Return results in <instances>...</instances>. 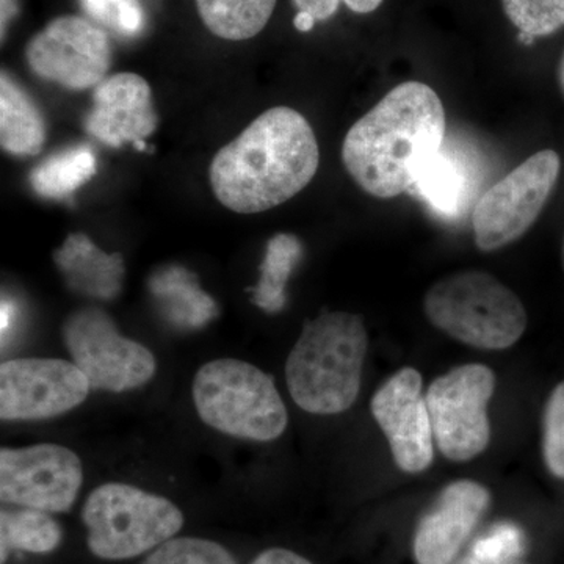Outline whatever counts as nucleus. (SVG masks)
<instances>
[{"instance_id": "1", "label": "nucleus", "mask_w": 564, "mask_h": 564, "mask_svg": "<svg viewBox=\"0 0 564 564\" xmlns=\"http://www.w3.org/2000/svg\"><path fill=\"white\" fill-rule=\"evenodd\" d=\"M445 129L437 93L404 82L351 126L343 144L345 170L367 195L395 198L413 191L422 166L443 150Z\"/></svg>"}, {"instance_id": "2", "label": "nucleus", "mask_w": 564, "mask_h": 564, "mask_svg": "<svg viewBox=\"0 0 564 564\" xmlns=\"http://www.w3.org/2000/svg\"><path fill=\"white\" fill-rule=\"evenodd\" d=\"M321 150L313 126L300 111L274 107L210 163L212 191L237 214L274 209L306 188L317 174Z\"/></svg>"}, {"instance_id": "3", "label": "nucleus", "mask_w": 564, "mask_h": 564, "mask_svg": "<svg viewBox=\"0 0 564 564\" xmlns=\"http://www.w3.org/2000/svg\"><path fill=\"white\" fill-rule=\"evenodd\" d=\"M369 336L362 317L323 311L304 323L285 362V380L293 402L311 414L350 410L361 389Z\"/></svg>"}, {"instance_id": "4", "label": "nucleus", "mask_w": 564, "mask_h": 564, "mask_svg": "<svg viewBox=\"0 0 564 564\" xmlns=\"http://www.w3.org/2000/svg\"><path fill=\"white\" fill-rule=\"evenodd\" d=\"M423 311L452 339L481 350L513 347L527 329L521 299L491 273L478 270L434 282L423 299Z\"/></svg>"}, {"instance_id": "5", "label": "nucleus", "mask_w": 564, "mask_h": 564, "mask_svg": "<svg viewBox=\"0 0 564 564\" xmlns=\"http://www.w3.org/2000/svg\"><path fill=\"white\" fill-rule=\"evenodd\" d=\"M192 392L203 422L228 436L269 443L288 426V410L273 378L250 362L217 359L204 364Z\"/></svg>"}, {"instance_id": "6", "label": "nucleus", "mask_w": 564, "mask_h": 564, "mask_svg": "<svg viewBox=\"0 0 564 564\" xmlns=\"http://www.w3.org/2000/svg\"><path fill=\"white\" fill-rule=\"evenodd\" d=\"M90 551L104 560H128L165 543L182 525L180 508L137 486L106 484L88 496L82 511Z\"/></svg>"}, {"instance_id": "7", "label": "nucleus", "mask_w": 564, "mask_h": 564, "mask_svg": "<svg viewBox=\"0 0 564 564\" xmlns=\"http://www.w3.org/2000/svg\"><path fill=\"white\" fill-rule=\"evenodd\" d=\"M560 172V155L544 150L489 187L474 206L475 245L491 252L521 239L551 198Z\"/></svg>"}, {"instance_id": "8", "label": "nucleus", "mask_w": 564, "mask_h": 564, "mask_svg": "<svg viewBox=\"0 0 564 564\" xmlns=\"http://www.w3.org/2000/svg\"><path fill=\"white\" fill-rule=\"evenodd\" d=\"M496 375L481 364H466L436 378L426 391L433 436L437 448L452 462H469L484 454L491 440L489 400Z\"/></svg>"}, {"instance_id": "9", "label": "nucleus", "mask_w": 564, "mask_h": 564, "mask_svg": "<svg viewBox=\"0 0 564 564\" xmlns=\"http://www.w3.org/2000/svg\"><path fill=\"white\" fill-rule=\"evenodd\" d=\"M73 362L95 391L128 392L147 384L158 364L143 345L128 339L101 310L84 307L63 326Z\"/></svg>"}, {"instance_id": "10", "label": "nucleus", "mask_w": 564, "mask_h": 564, "mask_svg": "<svg viewBox=\"0 0 564 564\" xmlns=\"http://www.w3.org/2000/svg\"><path fill=\"white\" fill-rule=\"evenodd\" d=\"M25 58L41 79L54 82L68 90L98 87L111 65L109 35L85 18L61 17L36 33Z\"/></svg>"}, {"instance_id": "11", "label": "nucleus", "mask_w": 564, "mask_h": 564, "mask_svg": "<svg viewBox=\"0 0 564 564\" xmlns=\"http://www.w3.org/2000/svg\"><path fill=\"white\" fill-rule=\"evenodd\" d=\"M84 481L79 456L57 444L0 451V499L46 513H65Z\"/></svg>"}, {"instance_id": "12", "label": "nucleus", "mask_w": 564, "mask_h": 564, "mask_svg": "<svg viewBox=\"0 0 564 564\" xmlns=\"http://www.w3.org/2000/svg\"><path fill=\"white\" fill-rule=\"evenodd\" d=\"M91 391L87 377L63 359L21 358L0 366L2 421H43L74 410Z\"/></svg>"}, {"instance_id": "13", "label": "nucleus", "mask_w": 564, "mask_h": 564, "mask_svg": "<svg viewBox=\"0 0 564 564\" xmlns=\"http://www.w3.org/2000/svg\"><path fill=\"white\" fill-rule=\"evenodd\" d=\"M372 414L388 437L393 462L403 473L419 474L433 463V425L422 393V375L404 367L372 399Z\"/></svg>"}, {"instance_id": "14", "label": "nucleus", "mask_w": 564, "mask_h": 564, "mask_svg": "<svg viewBox=\"0 0 564 564\" xmlns=\"http://www.w3.org/2000/svg\"><path fill=\"white\" fill-rule=\"evenodd\" d=\"M489 502L488 488L477 481L459 480L444 488L415 530V562L454 564Z\"/></svg>"}, {"instance_id": "15", "label": "nucleus", "mask_w": 564, "mask_h": 564, "mask_svg": "<svg viewBox=\"0 0 564 564\" xmlns=\"http://www.w3.org/2000/svg\"><path fill=\"white\" fill-rule=\"evenodd\" d=\"M158 128L151 87L133 73L115 74L95 88L85 129L111 148L139 143Z\"/></svg>"}, {"instance_id": "16", "label": "nucleus", "mask_w": 564, "mask_h": 564, "mask_svg": "<svg viewBox=\"0 0 564 564\" xmlns=\"http://www.w3.org/2000/svg\"><path fill=\"white\" fill-rule=\"evenodd\" d=\"M55 265L73 291L98 300L120 295L124 280V261L120 252L107 254L85 234H70L54 252Z\"/></svg>"}, {"instance_id": "17", "label": "nucleus", "mask_w": 564, "mask_h": 564, "mask_svg": "<svg viewBox=\"0 0 564 564\" xmlns=\"http://www.w3.org/2000/svg\"><path fill=\"white\" fill-rule=\"evenodd\" d=\"M150 291L166 321L180 328H203L218 315L217 303L182 267H165L152 274Z\"/></svg>"}, {"instance_id": "18", "label": "nucleus", "mask_w": 564, "mask_h": 564, "mask_svg": "<svg viewBox=\"0 0 564 564\" xmlns=\"http://www.w3.org/2000/svg\"><path fill=\"white\" fill-rule=\"evenodd\" d=\"M46 141L43 115L9 74L0 77V143L13 155H36Z\"/></svg>"}, {"instance_id": "19", "label": "nucleus", "mask_w": 564, "mask_h": 564, "mask_svg": "<svg viewBox=\"0 0 564 564\" xmlns=\"http://www.w3.org/2000/svg\"><path fill=\"white\" fill-rule=\"evenodd\" d=\"M199 17L215 36L229 41L250 40L272 18L276 0H195Z\"/></svg>"}, {"instance_id": "20", "label": "nucleus", "mask_w": 564, "mask_h": 564, "mask_svg": "<svg viewBox=\"0 0 564 564\" xmlns=\"http://www.w3.org/2000/svg\"><path fill=\"white\" fill-rule=\"evenodd\" d=\"M467 185L469 180L462 163L441 150L422 166L413 191L417 192L423 202L429 203L437 214L455 217L467 202Z\"/></svg>"}, {"instance_id": "21", "label": "nucleus", "mask_w": 564, "mask_h": 564, "mask_svg": "<svg viewBox=\"0 0 564 564\" xmlns=\"http://www.w3.org/2000/svg\"><path fill=\"white\" fill-rule=\"evenodd\" d=\"M96 155L90 147L69 148L51 155L33 169V191L43 198L65 199L95 176Z\"/></svg>"}, {"instance_id": "22", "label": "nucleus", "mask_w": 564, "mask_h": 564, "mask_svg": "<svg viewBox=\"0 0 564 564\" xmlns=\"http://www.w3.org/2000/svg\"><path fill=\"white\" fill-rule=\"evenodd\" d=\"M61 527L46 514V511L24 508L3 510L0 514V545H2V564L11 551L46 554L61 544Z\"/></svg>"}, {"instance_id": "23", "label": "nucleus", "mask_w": 564, "mask_h": 564, "mask_svg": "<svg viewBox=\"0 0 564 564\" xmlns=\"http://www.w3.org/2000/svg\"><path fill=\"white\" fill-rule=\"evenodd\" d=\"M303 247L291 234H278L267 243L265 258L261 265V280L252 289L254 299L265 313H280L285 306V285L302 258Z\"/></svg>"}, {"instance_id": "24", "label": "nucleus", "mask_w": 564, "mask_h": 564, "mask_svg": "<svg viewBox=\"0 0 564 564\" xmlns=\"http://www.w3.org/2000/svg\"><path fill=\"white\" fill-rule=\"evenodd\" d=\"M503 11L519 32L549 36L564 25V0H502Z\"/></svg>"}, {"instance_id": "25", "label": "nucleus", "mask_w": 564, "mask_h": 564, "mask_svg": "<svg viewBox=\"0 0 564 564\" xmlns=\"http://www.w3.org/2000/svg\"><path fill=\"white\" fill-rule=\"evenodd\" d=\"M82 10L102 28L121 39H135L147 24L140 0H79Z\"/></svg>"}, {"instance_id": "26", "label": "nucleus", "mask_w": 564, "mask_h": 564, "mask_svg": "<svg viewBox=\"0 0 564 564\" xmlns=\"http://www.w3.org/2000/svg\"><path fill=\"white\" fill-rule=\"evenodd\" d=\"M143 564H237L223 545L202 538H176L161 544Z\"/></svg>"}, {"instance_id": "27", "label": "nucleus", "mask_w": 564, "mask_h": 564, "mask_svg": "<svg viewBox=\"0 0 564 564\" xmlns=\"http://www.w3.org/2000/svg\"><path fill=\"white\" fill-rule=\"evenodd\" d=\"M543 451L549 473L564 478V381L545 404Z\"/></svg>"}, {"instance_id": "28", "label": "nucleus", "mask_w": 564, "mask_h": 564, "mask_svg": "<svg viewBox=\"0 0 564 564\" xmlns=\"http://www.w3.org/2000/svg\"><path fill=\"white\" fill-rule=\"evenodd\" d=\"M524 551V533L514 524H499L480 538L473 547V556L484 564H511Z\"/></svg>"}, {"instance_id": "29", "label": "nucleus", "mask_w": 564, "mask_h": 564, "mask_svg": "<svg viewBox=\"0 0 564 564\" xmlns=\"http://www.w3.org/2000/svg\"><path fill=\"white\" fill-rule=\"evenodd\" d=\"M296 9L310 13L315 21H326L339 10L340 0H293Z\"/></svg>"}, {"instance_id": "30", "label": "nucleus", "mask_w": 564, "mask_h": 564, "mask_svg": "<svg viewBox=\"0 0 564 564\" xmlns=\"http://www.w3.org/2000/svg\"><path fill=\"white\" fill-rule=\"evenodd\" d=\"M252 564H313L303 558L302 555L295 552L288 551V549H270V551L262 552Z\"/></svg>"}, {"instance_id": "31", "label": "nucleus", "mask_w": 564, "mask_h": 564, "mask_svg": "<svg viewBox=\"0 0 564 564\" xmlns=\"http://www.w3.org/2000/svg\"><path fill=\"white\" fill-rule=\"evenodd\" d=\"M345 6L359 14L372 13L383 3V0H344Z\"/></svg>"}, {"instance_id": "32", "label": "nucleus", "mask_w": 564, "mask_h": 564, "mask_svg": "<svg viewBox=\"0 0 564 564\" xmlns=\"http://www.w3.org/2000/svg\"><path fill=\"white\" fill-rule=\"evenodd\" d=\"M14 317H17V307L11 302H7L3 300L2 302V311H0V325H2V337H6V334L10 332L11 326H13Z\"/></svg>"}, {"instance_id": "33", "label": "nucleus", "mask_w": 564, "mask_h": 564, "mask_svg": "<svg viewBox=\"0 0 564 564\" xmlns=\"http://www.w3.org/2000/svg\"><path fill=\"white\" fill-rule=\"evenodd\" d=\"M18 13V0H2V36H6L7 25Z\"/></svg>"}, {"instance_id": "34", "label": "nucleus", "mask_w": 564, "mask_h": 564, "mask_svg": "<svg viewBox=\"0 0 564 564\" xmlns=\"http://www.w3.org/2000/svg\"><path fill=\"white\" fill-rule=\"evenodd\" d=\"M315 18L311 17L310 13H304V11H299L295 20H293V25H295L296 31L300 32H311L315 25Z\"/></svg>"}, {"instance_id": "35", "label": "nucleus", "mask_w": 564, "mask_h": 564, "mask_svg": "<svg viewBox=\"0 0 564 564\" xmlns=\"http://www.w3.org/2000/svg\"><path fill=\"white\" fill-rule=\"evenodd\" d=\"M518 40L521 41L524 46H532L534 40L536 39H533V36L529 35V33L519 32Z\"/></svg>"}, {"instance_id": "36", "label": "nucleus", "mask_w": 564, "mask_h": 564, "mask_svg": "<svg viewBox=\"0 0 564 564\" xmlns=\"http://www.w3.org/2000/svg\"><path fill=\"white\" fill-rule=\"evenodd\" d=\"M455 564H484V563L478 562V560L475 558V556H473V555H466V556H463V558H459L458 562H456ZM511 564H514V563H511Z\"/></svg>"}, {"instance_id": "37", "label": "nucleus", "mask_w": 564, "mask_h": 564, "mask_svg": "<svg viewBox=\"0 0 564 564\" xmlns=\"http://www.w3.org/2000/svg\"><path fill=\"white\" fill-rule=\"evenodd\" d=\"M558 79H560V85H562V91L564 95V55L562 58V63H560Z\"/></svg>"}, {"instance_id": "38", "label": "nucleus", "mask_w": 564, "mask_h": 564, "mask_svg": "<svg viewBox=\"0 0 564 564\" xmlns=\"http://www.w3.org/2000/svg\"><path fill=\"white\" fill-rule=\"evenodd\" d=\"M562 267L564 272V237H563V245H562Z\"/></svg>"}]
</instances>
